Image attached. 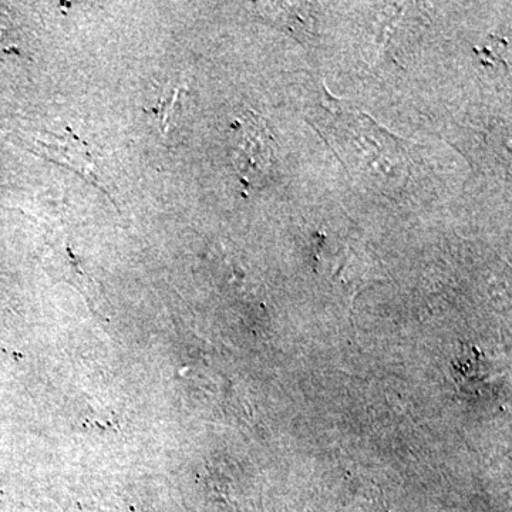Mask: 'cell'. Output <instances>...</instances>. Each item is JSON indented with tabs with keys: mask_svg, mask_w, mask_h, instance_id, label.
<instances>
[{
	"mask_svg": "<svg viewBox=\"0 0 512 512\" xmlns=\"http://www.w3.org/2000/svg\"><path fill=\"white\" fill-rule=\"evenodd\" d=\"M272 147L265 124L248 113L234 124V161L245 183L255 184L271 165Z\"/></svg>",
	"mask_w": 512,
	"mask_h": 512,
	"instance_id": "obj_1",
	"label": "cell"
},
{
	"mask_svg": "<svg viewBox=\"0 0 512 512\" xmlns=\"http://www.w3.org/2000/svg\"><path fill=\"white\" fill-rule=\"evenodd\" d=\"M35 148H32L40 156H46L47 160L55 161V163L63 165V167L73 168L77 174L83 175L90 183L99 185V177H97L96 170H94V161L90 156L89 151L82 141L77 140L72 136L67 138H60L55 136H47L46 140L35 138L33 143Z\"/></svg>",
	"mask_w": 512,
	"mask_h": 512,
	"instance_id": "obj_2",
	"label": "cell"
}]
</instances>
